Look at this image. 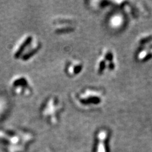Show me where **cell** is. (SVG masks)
<instances>
[{
	"label": "cell",
	"mask_w": 152,
	"mask_h": 152,
	"mask_svg": "<svg viewBox=\"0 0 152 152\" xmlns=\"http://www.w3.org/2000/svg\"><path fill=\"white\" fill-rule=\"evenodd\" d=\"M61 110L60 101L56 98H49L46 101L43 107L42 114L45 117L49 119L52 123L55 124L57 121L58 114Z\"/></svg>",
	"instance_id": "obj_4"
},
{
	"label": "cell",
	"mask_w": 152,
	"mask_h": 152,
	"mask_svg": "<svg viewBox=\"0 0 152 152\" xmlns=\"http://www.w3.org/2000/svg\"><path fill=\"white\" fill-rule=\"evenodd\" d=\"M107 133L105 131H102L98 134L99 143L98 146V152H105L104 141L106 139Z\"/></svg>",
	"instance_id": "obj_7"
},
{
	"label": "cell",
	"mask_w": 152,
	"mask_h": 152,
	"mask_svg": "<svg viewBox=\"0 0 152 152\" xmlns=\"http://www.w3.org/2000/svg\"><path fill=\"white\" fill-rule=\"evenodd\" d=\"M10 87L17 96H29L32 91L31 81L24 75H17L11 79Z\"/></svg>",
	"instance_id": "obj_3"
},
{
	"label": "cell",
	"mask_w": 152,
	"mask_h": 152,
	"mask_svg": "<svg viewBox=\"0 0 152 152\" xmlns=\"http://www.w3.org/2000/svg\"><path fill=\"white\" fill-rule=\"evenodd\" d=\"M40 47V43L36 36L26 34L17 41L11 53L15 60L26 62L37 53Z\"/></svg>",
	"instance_id": "obj_1"
},
{
	"label": "cell",
	"mask_w": 152,
	"mask_h": 152,
	"mask_svg": "<svg viewBox=\"0 0 152 152\" xmlns=\"http://www.w3.org/2000/svg\"><path fill=\"white\" fill-rule=\"evenodd\" d=\"M121 23V18L119 16H115L111 20V24L113 26H118Z\"/></svg>",
	"instance_id": "obj_8"
},
{
	"label": "cell",
	"mask_w": 152,
	"mask_h": 152,
	"mask_svg": "<svg viewBox=\"0 0 152 152\" xmlns=\"http://www.w3.org/2000/svg\"><path fill=\"white\" fill-rule=\"evenodd\" d=\"M5 103L4 101L0 100V115H1L3 112V110L5 109V107H6Z\"/></svg>",
	"instance_id": "obj_9"
},
{
	"label": "cell",
	"mask_w": 152,
	"mask_h": 152,
	"mask_svg": "<svg viewBox=\"0 0 152 152\" xmlns=\"http://www.w3.org/2000/svg\"><path fill=\"white\" fill-rule=\"evenodd\" d=\"M55 31L57 33H69L74 31L75 28L73 25L72 22L71 20H67V21H57L55 24Z\"/></svg>",
	"instance_id": "obj_6"
},
{
	"label": "cell",
	"mask_w": 152,
	"mask_h": 152,
	"mask_svg": "<svg viewBox=\"0 0 152 152\" xmlns=\"http://www.w3.org/2000/svg\"><path fill=\"white\" fill-rule=\"evenodd\" d=\"M84 65L81 61L77 60H74L70 61L67 65L66 71L67 73L71 77H76L80 75L83 71Z\"/></svg>",
	"instance_id": "obj_5"
},
{
	"label": "cell",
	"mask_w": 152,
	"mask_h": 152,
	"mask_svg": "<svg viewBox=\"0 0 152 152\" xmlns=\"http://www.w3.org/2000/svg\"><path fill=\"white\" fill-rule=\"evenodd\" d=\"M75 101L78 106L86 109L101 103L102 99L100 93L96 91L86 89L77 93Z\"/></svg>",
	"instance_id": "obj_2"
}]
</instances>
